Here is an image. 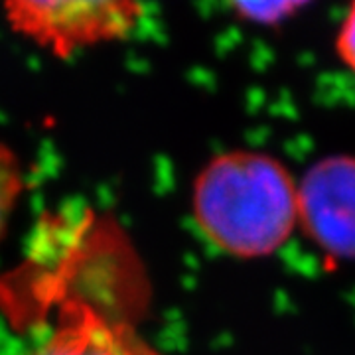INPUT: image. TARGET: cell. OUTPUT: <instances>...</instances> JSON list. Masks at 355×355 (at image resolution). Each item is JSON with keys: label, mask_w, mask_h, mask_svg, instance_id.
I'll use <instances>...</instances> for the list:
<instances>
[{"label": "cell", "mask_w": 355, "mask_h": 355, "mask_svg": "<svg viewBox=\"0 0 355 355\" xmlns=\"http://www.w3.org/2000/svg\"><path fill=\"white\" fill-rule=\"evenodd\" d=\"M193 221L205 241L235 259H263L291 239L298 186L288 168L259 150L217 154L191 186Z\"/></svg>", "instance_id": "cell-1"}, {"label": "cell", "mask_w": 355, "mask_h": 355, "mask_svg": "<svg viewBox=\"0 0 355 355\" xmlns=\"http://www.w3.org/2000/svg\"><path fill=\"white\" fill-rule=\"evenodd\" d=\"M18 34L55 58L128 38L142 18L139 0H2Z\"/></svg>", "instance_id": "cell-2"}, {"label": "cell", "mask_w": 355, "mask_h": 355, "mask_svg": "<svg viewBox=\"0 0 355 355\" xmlns=\"http://www.w3.org/2000/svg\"><path fill=\"white\" fill-rule=\"evenodd\" d=\"M298 221L318 249L355 261V156H326L308 168L298 186Z\"/></svg>", "instance_id": "cell-3"}, {"label": "cell", "mask_w": 355, "mask_h": 355, "mask_svg": "<svg viewBox=\"0 0 355 355\" xmlns=\"http://www.w3.org/2000/svg\"><path fill=\"white\" fill-rule=\"evenodd\" d=\"M26 355H162L132 324L87 300H69L50 336Z\"/></svg>", "instance_id": "cell-4"}, {"label": "cell", "mask_w": 355, "mask_h": 355, "mask_svg": "<svg viewBox=\"0 0 355 355\" xmlns=\"http://www.w3.org/2000/svg\"><path fill=\"white\" fill-rule=\"evenodd\" d=\"M24 168L18 156L12 153V148L0 142V239L8 229L10 217L24 193Z\"/></svg>", "instance_id": "cell-5"}, {"label": "cell", "mask_w": 355, "mask_h": 355, "mask_svg": "<svg viewBox=\"0 0 355 355\" xmlns=\"http://www.w3.org/2000/svg\"><path fill=\"white\" fill-rule=\"evenodd\" d=\"M243 20L261 26H272L288 18L310 0H225Z\"/></svg>", "instance_id": "cell-6"}, {"label": "cell", "mask_w": 355, "mask_h": 355, "mask_svg": "<svg viewBox=\"0 0 355 355\" xmlns=\"http://www.w3.org/2000/svg\"><path fill=\"white\" fill-rule=\"evenodd\" d=\"M336 50L343 64L355 73V0L352 2L347 16L336 38Z\"/></svg>", "instance_id": "cell-7"}]
</instances>
